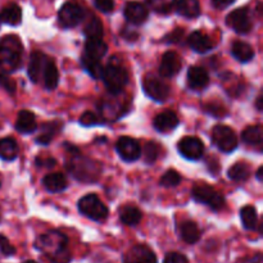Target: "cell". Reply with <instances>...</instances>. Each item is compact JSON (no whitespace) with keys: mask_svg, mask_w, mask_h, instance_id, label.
<instances>
[{"mask_svg":"<svg viewBox=\"0 0 263 263\" xmlns=\"http://www.w3.org/2000/svg\"><path fill=\"white\" fill-rule=\"evenodd\" d=\"M187 45L193 50L200 54L208 53V51L215 48L212 39L205 35L204 32H202V31H194V32L190 33L189 37H187Z\"/></svg>","mask_w":263,"mask_h":263,"instance_id":"18","label":"cell"},{"mask_svg":"<svg viewBox=\"0 0 263 263\" xmlns=\"http://www.w3.org/2000/svg\"><path fill=\"white\" fill-rule=\"evenodd\" d=\"M0 252L5 257H10L15 253V248L10 244L9 239L3 235V234H0Z\"/></svg>","mask_w":263,"mask_h":263,"instance_id":"39","label":"cell"},{"mask_svg":"<svg viewBox=\"0 0 263 263\" xmlns=\"http://www.w3.org/2000/svg\"><path fill=\"white\" fill-rule=\"evenodd\" d=\"M121 221H122L125 225L127 226H135L138 225L139 222L141 221V212L139 208L134 207V205H126L121 210L120 213Z\"/></svg>","mask_w":263,"mask_h":263,"instance_id":"33","label":"cell"},{"mask_svg":"<svg viewBox=\"0 0 263 263\" xmlns=\"http://www.w3.org/2000/svg\"><path fill=\"white\" fill-rule=\"evenodd\" d=\"M181 239L187 244H195L200 239V230L194 221H185L180 226Z\"/></svg>","mask_w":263,"mask_h":263,"instance_id":"28","label":"cell"},{"mask_svg":"<svg viewBox=\"0 0 263 263\" xmlns=\"http://www.w3.org/2000/svg\"><path fill=\"white\" fill-rule=\"evenodd\" d=\"M61 128L62 123L59 121H51V122L45 123V125L41 126L40 134L36 138V143L41 144V145H48L53 140L54 136L57 135V133H59Z\"/></svg>","mask_w":263,"mask_h":263,"instance_id":"25","label":"cell"},{"mask_svg":"<svg viewBox=\"0 0 263 263\" xmlns=\"http://www.w3.org/2000/svg\"><path fill=\"white\" fill-rule=\"evenodd\" d=\"M23 45L15 35H7L0 40V71L12 73L22 66Z\"/></svg>","mask_w":263,"mask_h":263,"instance_id":"2","label":"cell"},{"mask_svg":"<svg viewBox=\"0 0 263 263\" xmlns=\"http://www.w3.org/2000/svg\"><path fill=\"white\" fill-rule=\"evenodd\" d=\"M182 35H184V30L182 28H176V30L167 35L166 40L171 41V43H177L179 40H181Z\"/></svg>","mask_w":263,"mask_h":263,"instance_id":"45","label":"cell"},{"mask_svg":"<svg viewBox=\"0 0 263 263\" xmlns=\"http://www.w3.org/2000/svg\"><path fill=\"white\" fill-rule=\"evenodd\" d=\"M123 263H158L157 256L145 244L131 247L123 256Z\"/></svg>","mask_w":263,"mask_h":263,"instance_id":"13","label":"cell"},{"mask_svg":"<svg viewBox=\"0 0 263 263\" xmlns=\"http://www.w3.org/2000/svg\"><path fill=\"white\" fill-rule=\"evenodd\" d=\"M41 81L44 82V86L48 90H54L57 89L59 84V72L57 68L55 63H54L51 59H49L48 64H46L45 69H44L43 77H41Z\"/></svg>","mask_w":263,"mask_h":263,"instance_id":"27","label":"cell"},{"mask_svg":"<svg viewBox=\"0 0 263 263\" xmlns=\"http://www.w3.org/2000/svg\"><path fill=\"white\" fill-rule=\"evenodd\" d=\"M18 144L13 138L0 139V158L3 161H14L18 157Z\"/></svg>","mask_w":263,"mask_h":263,"instance_id":"29","label":"cell"},{"mask_svg":"<svg viewBox=\"0 0 263 263\" xmlns=\"http://www.w3.org/2000/svg\"><path fill=\"white\" fill-rule=\"evenodd\" d=\"M240 220L247 230H254L258 225V215L257 210L252 205H246L240 210Z\"/></svg>","mask_w":263,"mask_h":263,"instance_id":"32","label":"cell"},{"mask_svg":"<svg viewBox=\"0 0 263 263\" xmlns=\"http://www.w3.org/2000/svg\"><path fill=\"white\" fill-rule=\"evenodd\" d=\"M239 263H262V254L257 253L256 256L246 257V258L241 259V261Z\"/></svg>","mask_w":263,"mask_h":263,"instance_id":"48","label":"cell"},{"mask_svg":"<svg viewBox=\"0 0 263 263\" xmlns=\"http://www.w3.org/2000/svg\"><path fill=\"white\" fill-rule=\"evenodd\" d=\"M35 247L53 263H69L71 261L68 238L59 231L51 230L40 235L36 239Z\"/></svg>","mask_w":263,"mask_h":263,"instance_id":"1","label":"cell"},{"mask_svg":"<svg viewBox=\"0 0 263 263\" xmlns=\"http://www.w3.org/2000/svg\"><path fill=\"white\" fill-rule=\"evenodd\" d=\"M207 112L210 115L215 116V117H222V116L226 115V109L222 107V105L217 104V103H210V104L205 107Z\"/></svg>","mask_w":263,"mask_h":263,"instance_id":"44","label":"cell"},{"mask_svg":"<svg viewBox=\"0 0 263 263\" xmlns=\"http://www.w3.org/2000/svg\"><path fill=\"white\" fill-rule=\"evenodd\" d=\"M15 130L20 134H32L35 133L37 128V122H36V117L32 112L30 110H21L17 116L14 125Z\"/></svg>","mask_w":263,"mask_h":263,"instance_id":"20","label":"cell"},{"mask_svg":"<svg viewBox=\"0 0 263 263\" xmlns=\"http://www.w3.org/2000/svg\"><path fill=\"white\" fill-rule=\"evenodd\" d=\"M176 10L180 15L185 18H197L200 15L199 0H177Z\"/></svg>","mask_w":263,"mask_h":263,"instance_id":"24","label":"cell"},{"mask_svg":"<svg viewBox=\"0 0 263 263\" xmlns=\"http://www.w3.org/2000/svg\"><path fill=\"white\" fill-rule=\"evenodd\" d=\"M146 3L154 12L161 13V14H168L176 5L175 0H146Z\"/></svg>","mask_w":263,"mask_h":263,"instance_id":"36","label":"cell"},{"mask_svg":"<svg viewBox=\"0 0 263 263\" xmlns=\"http://www.w3.org/2000/svg\"><path fill=\"white\" fill-rule=\"evenodd\" d=\"M181 182V176L175 170H168L159 180V184L164 187H175Z\"/></svg>","mask_w":263,"mask_h":263,"instance_id":"38","label":"cell"},{"mask_svg":"<svg viewBox=\"0 0 263 263\" xmlns=\"http://www.w3.org/2000/svg\"><path fill=\"white\" fill-rule=\"evenodd\" d=\"M67 168L72 176L82 182H95L102 174V166L97 161L73 154V158L67 163Z\"/></svg>","mask_w":263,"mask_h":263,"instance_id":"3","label":"cell"},{"mask_svg":"<svg viewBox=\"0 0 263 263\" xmlns=\"http://www.w3.org/2000/svg\"><path fill=\"white\" fill-rule=\"evenodd\" d=\"M43 185L49 193H61L68 187L66 176L63 174H59V172H54V174L44 176Z\"/></svg>","mask_w":263,"mask_h":263,"instance_id":"22","label":"cell"},{"mask_svg":"<svg viewBox=\"0 0 263 263\" xmlns=\"http://www.w3.org/2000/svg\"><path fill=\"white\" fill-rule=\"evenodd\" d=\"M36 164L40 167H54V164H55V161H54L53 158H41V157H39V158H36Z\"/></svg>","mask_w":263,"mask_h":263,"instance_id":"47","label":"cell"},{"mask_svg":"<svg viewBox=\"0 0 263 263\" xmlns=\"http://www.w3.org/2000/svg\"><path fill=\"white\" fill-rule=\"evenodd\" d=\"M116 151L125 162H135L141 156V146L136 139L122 136L116 143Z\"/></svg>","mask_w":263,"mask_h":263,"instance_id":"12","label":"cell"},{"mask_svg":"<svg viewBox=\"0 0 263 263\" xmlns=\"http://www.w3.org/2000/svg\"><path fill=\"white\" fill-rule=\"evenodd\" d=\"M262 172H263V167H259V168H258V171H257V180H258L259 182H262V181H263Z\"/></svg>","mask_w":263,"mask_h":263,"instance_id":"50","label":"cell"},{"mask_svg":"<svg viewBox=\"0 0 263 263\" xmlns=\"http://www.w3.org/2000/svg\"><path fill=\"white\" fill-rule=\"evenodd\" d=\"M262 103H263V98H262V94H261L258 98H257V102H256V107H257V109L259 110V112H262V110H263Z\"/></svg>","mask_w":263,"mask_h":263,"instance_id":"49","label":"cell"},{"mask_svg":"<svg viewBox=\"0 0 263 263\" xmlns=\"http://www.w3.org/2000/svg\"><path fill=\"white\" fill-rule=\"evenodd\" d=\"M84 33L87 39H102L103 37V25L102 21L95 15H91L84 27Z\"/></svg>","mask_w":263,"mask_h":263,"instance_id":"35","label":"cell"},{"mask_svg":"<svg viewBox=\"0 0 263 263\" xmlns=\"http://www.w3.org/2000/svg\"><path fill=\"white\" fill-rule=\"evenodd\" d=\"M141 153L144 154V159H145L146 163H154L159 156L158 144L154 143V141H149V143H146L145 145H144V152H141Z\"/></svg>","mask_w":263,"mask_h":263,"instance_id":"37","label":"cell"},{"mask_svg":"<svg viewBox=\"0 0 263 263\" xmlns=\"http://www.w3.org/2000/svg\"><path fill=\"white\" fill-rule=\"evenodd\" d=\"M182 67L181 58L175 51H166L162 55L161 64H159V74L162 77H172L179 73Z\"/></svg>","mask_w":263,"mask_h":263,"instance_id":"15","label":"cell"},{"mask_svg":"<svg viewBox=\"0 0 263 263\" xmlns=\"http://www.w3.org/2000/svg\"><path fill=\"white\" fill-rule=\"evenodd\" d=\"M108 46L102 39H87L85 43V55L95 59H102L107 54Z\"/></svg>","mask_w":263,"mask_h":263,"instance_id":"26","label":"cell"},{"mask_svg":"<svg viewBox=\"0 0 263 263\" xmlns=\"http://www.w3.org/2000/svg\"><path fill=\"white\" fill-rule=\"evenodd\" d=\"M180 154L189 161H199L204 154V144L195 136H185L177 144Z\"/></svg>","mask_w":263,"mask_h":263,"instance_id":"11","label":"cell"},{"mask_svg":"<svg viewBox=\"0 0 263 263\" xmlns=\"http://www.w3.org/2000/svg\"><path fill=\"white\" fill-rule=\"evenodd\" d=\"M97 9L103 13H110L115 9V0H92Z\"/></svg>","mask_w":263,"mask_h":263,"instance_id":"42","label":"cell"},{"mask_svg":"<svg viewBox=\"0 0 263 263\" xmlns=\"http://www.w3.org/2000/svg\"><path fill=\"white\" fill-rule=\"evenodd\" d=\"M123 14H125L126 21L131 25H143L146 20H148L149 10L148 8L144 4L139 2H128L125 5V9H123Z\"/></svg>","mask_w":263,"mask_h":263,"instance_id":"14","label":"cell"},{"mask_svg":"<svg viewBox=\"0 0 263 263\" xmlns=\"http://www.w3.org/2000/svg\"><path fill=\"white\" fill-rule=\"evenodd\" d=\"M100 118L98 117L97 115H95L94 112H90V110H87V112L82 113L81 117H80V123H81L82 126H94V125H98L99 122Z\"/></svg>","mask_w":263,"mask_h":263,"instance_id":"40","label":"cell"},{"mask_svg":"<svg viewBox=\"0 0 263 263\" xmlns=\"http://www.w3.org/2000/svg\"><path fill=\"white\" fill-rule=\"evenodd\" d=\"M86 17V12L76 3H64L58 12V22L63 28H73Z\"/></svg>","mask_w":263,"mask_h":263,"instance_id":"8","label":"cell"},{"mask_svg":"<svg viewBox=\"0 0 263 263\" xmlns=\"http://www.w3.org/2000/svg\"><path fill=\"white\" fill-rule=\"evenodd\" d=\"M102 80L110 94H120L128 82V73L125 67L117 61H112L103 67Z\"/></svg>","mask_w":263,"mask_h":263,"instance_id":"4","label":"cell"},{"mask_svg":"<svg viewBox=\"0 0 263 263\" xmlns=\"http://www.w3.org/2000/svg\"><path fill=\"white\" fill-rule=\"evenodd\" d=\"M231 55L240 63H248L254 58V50L248 43L235 41L231 46Z\"/></svg>","mask_w":263,"mask_h":263,"instance_id":"23","label":"cell"},{"mask_svg":"<svg viewBox=\"0 0 263 263\" xmlns=\"http://www.w3.org/2000/svg\"><path fill=\"white\" fill-rule=\"evenodd\" d=\"M0 22L7 23L9 26H18L22 22V9L15 3L5 5L0 10Z\"/></svg>","mask_w":263,"mask_h":263,"instance_id":"21","label":"cell"},{"mask_svg":"<svg viewBox=\"0 0 263 263\" xmlns=\"http://www.w3.org/2000/svg\"><path fill=\"white\" fill-rule=\"evenodd\" d=\"M211 138H212L213 144L222 153H231L238 148V138L233 128L228 127V126H215L212 134H211Z\"/></svg>","mask_w":263,"mask_h":263,"instance_id":"7","label":"cell"},{"mask_svg":"<svg viewBox=\"0 0 263 263\" xmlns=\"http://www.w3.org/2000/svg\"><path fill=\"white\" fill-rule=\"evenodd\" d=\"M81 64L85 69H86L87 73L95 80L102 79V73H103V66L100 63L99 59L91 58L89 55H82L81 57Z\"/></svg>","mask_w":263,"mask_h":263,"instance_id":"31","label":"cell"},{"mask_svg":"<svg viewBox=\"0 0 263 263\" xmlns=\"http://www.w3.org/2000/svg\"><path fill=\"white\" fill-rule=\"evenodd\" d=\"M226 25L233 28L236 33H240V35H246V33L251 32L252 27H253V22H252V17L248 8H238V9L229 13L228 17H226Z\"/></svg>","mask_w":263,"mask_h":263,"instance_id":"9","label":"cell"},{"mask_svg":"<svg viewBox=\"0 0 263 263\" xmlns=\"http://www.w3.org/2000/svg\"><path fill=\"white\" fill-rule=\"evenodd\" d=\"M50 58L45 55L41 51H33L30 57V63H28V77L33 84H37L41 81L44 69H45L48 61Z\"/></svg>","mask_w":263,"mask_h":263,"instance_id":"16","label":"cell"},{"mask_svg":"<svg viewBox=\"0 0 263 263\" xmlns=\"http://www.w3.org/2000/svg\"><path fill=\"white\" fill-rule=\"evenodd\" d=\"M80 213L92 221H103L109 215L107 205L95 194H87L82 197L77 203Z\"/></svg>","mask_w":263,"mask_h":263,"instance_id":"5","label":"cell"},{"mask_svg":"<svg viewBox=\"0 0 263 263\" xmlns=\"http://www.w3.org/2000/svg\"><path fill=\"white\" fill-rule=\"evenodd\" d=\"M210 84V76L202 67L193 66L187 71V85L193 90H202Z\"/></svg>","mask_w":263,"mask_h":263,"instance_id":"19","label":"cell"},{"mask_svg":"<svg viewBox=\"0 0 263 263\" xmlns=\"http://www.w3.org/2000/svg\"><path fill=\"white\" fill-rule=\"evenodd\" d=\"M228 176L230 177L233 181L240 182L248 180V177L251 176V168L247 163L244 162H238L234 166H231L228 171Z\"/></svg>","mask_w":263,"mask_h":263,"instance_id":"34","label":"cell"},{"mask_svg":"<svg viewBox=\"0 0 263 263\" xmlns=\"http://www.w3.org/2000/svg\"><path fill=\"white\" fill-rule=\"evenodd\" d=\"M163 263H189V259L179 252H171L164 257Z\"/></svg>","mask_w":263,"mask_h":263,"instance_id":"43","label":"cell"},{"mask_svg":"<svg viewBox=\"0 0 263 263\" xmlns=\"http://www.w3.org/2000/svg\"><path fill=\"white\" fill-rule=\"evenodd\" d=\"M0 185H2V184H0Z\"/></svg>","mask_w":263,"mask_h":263,"instance_id":"52","label":"cell"},{"mask_svg":"<svg viewBox=\"0 0 263 263\" xmlns=\"http://www.w3.org/2000/svg\"><path fill=\"white\" fill-rule=\"evenodd\" d=\"M241 139L247 145H261L263 140V130L259 125L249 126L241 133Z\"/></svg>","mask_w":263,"mask_h":263,"instance_id":"30","label":"cell"},{"mask_svg":"<svg viewBox=\"0 0 263 263\" xmlns=\"http://www.w3.org/2000/svg\"><path fill=\"white\" fill-rule=\"evenodd\" d=\"M23 263H37V262L32 261V259H28V261H26V262H23Z\"/></svg>","mask_w":263,"mask_h":263,"instance_id":"51","label":"cell"},{"mask_svg":"<svg viewBox=\"0 0 263 263\" xmlns=\"http://www.w3.org/2000/svg\"><path fill=\"white\" fill-rule=\"evenodd\" d=\"M143 90L151 99L156 102H164L170 97V86L158 77L149 74L143 81Z\"/></svg>","mask_w":263,"mask_h":263,"instance_id":"10","label":"cell"},{"mask_svg":"<svg viewBox=\"0 0 263 263\" xmlns=\"http://www.w3.org/2000/svg\"><path fill=\"white\" fill-rule=\"evenodd\" d=\"M179 117L172 110H164V112L159 113V115L156 116V118L153 121L154 128L157 131H159V133L163 134L175 130L179 126Z\"/></svg>","mask_w":263,"mask_h":263,"instance_id":"17","label":"cell"},{"mask_svg":"<svg viewBox=\"0 0 263 263\" xmlns=\"http://www.w3.org/2000/svg\"><path fill=\"white\" fill-rule=\"evenodd\" d=\"M192 197L195 202L208 205L213 211H220L225 205V198L208 185H197L193 187Z\"/></svg>","mask_w":263,"mask_h":263,"instance_id":"6","label":"cell"},{"mask_svg":"<svg viewBox=\"0 0 263 263\" xmlns=\"http://www.w3.org/2000/svg\"><path fill=\"white\" fill-rule=\"evenodd\" d=\"M211 3H212V5L216 9H225V8L234 4L235 0H211Z\"/></svg>","mask_w":263,"mask_h":263,"instance_id":"46","label":"cell"},{"mask_svg":"<svg viewBox=\"0 0 263 263\" xmlns=\"http://www.w3.org/2000/svg\"><path fill=\"white\" fill-rule=\"evenodd\" d=\"M0 86H2L5 91L10 92V94H13V92L15 91V82L13 81L7 73H4V72L2 71H0Z\"/></svg>","mask_w":263,"mask_h":263,"instance_id":"41","label":"cell"}]
</instances>
